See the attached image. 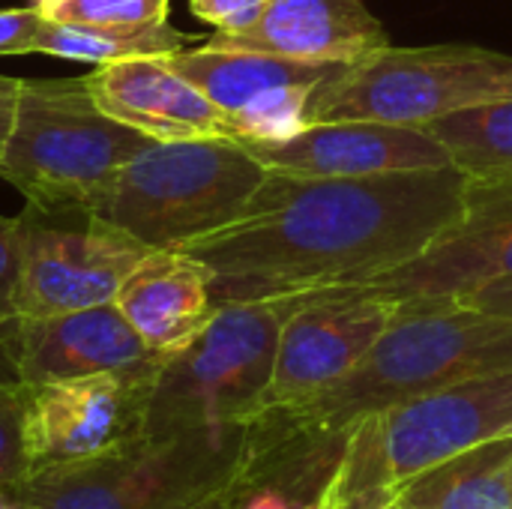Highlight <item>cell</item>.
Returning <instances> with one entry per match:
<instances>
[{
    "instance_id": "1",
    "label": "cell",
    "mask_w": 512,
    "mask_h": 509,
    "mask_svg": "<svg viewBox=\"0 0 512 509\" xmlns=\"http://www.w3.org/2000/svg\"><path fill=\"white\" fill-rule=\"evenodd\" d=\"M459 168L375 177H291L270 171L240 219L180 249L225 303L369 285L420 255L465 201Z\"/></svg>"
},
{
    "instance_id": "2",
    "label": "cell",
    "mask_w": 512,
    "mask_h": 509,
    "mask_svg": "<svg viewBox=\"0 0 512 509\" xmlns=\"http://www.w3.org/2000/svg\"><path fill=\"white\" fill-rule=\"evenodd\" d=\"M512 369V318L459 300H399L390 327L336 384L300 405L267 411L249 429L252 447L330 444L360 420L432 390Z\"/></svg>"
},
{
    "instance_id": "3",
    "label": "cell",
    "mask_w": 512,
    "mask_h": 509,
    "mask_svg": "<svg viewBox=\"0 0 512 509\" xmlns=\"http://www.w3.org/2000/svg\"><path fill=\"white\" fill-rule=\"evenodd\" d=\"M267 174L234 135L150 141L90 213L150 249H186L240 219Z\"/></svg>"
},
{
    "instance_id": "4",
    "label": "cell",
    "mask_w": 512,
    "mask_h": 509,
    "mask_svg": "<svg viewBox=\"0 0 512 509\" xmlns=\"http://www.w3.org/2000/svg\"><path fill=\"white\" fill-rule=\"evenodd\" d=\"M153 138L108 117L75 78H21L0 177L39 210H90Z\"/></svg>"
},
{
    "instance_id": "5",
    "label": "cell",
    "mask_w": 512,
    "mask_h": 509,
    "mask_svg": "<svg viewBox=\"0 0 512 509\" xmlns=\"http://www.w3.org/2000/svg\"><path fill=\"white\" fill-rule=\"evenodd\" d=\"M300 294L225 303L156 372L147 435L249 429L264 405L276 345Z\"/></svg>"
},
{
    "instance_id": "6",
    "label": "cell",
    "mask_w": 512,
    "mask_h": 509,
    "mask_svg": "<svg viewBox=\"0 0 512 509\" xmlns=\"http://www.w3.org/2000/svg\"><path fill=\"white\" fill-rule=\"evenodd\" d=\"M246 462V429L144 435L105 459L27 477L6 498L39 509H189Z\"/></svg>"
},
{
    "instance_id": "7",
    "label": "cell",
    "mask_w": 512,
    "mask_h": 509,
    "mask_svg": "<svg viewBox=\"0 0 512 509\" xmlns=\"http://www.w3.org/2000/svg\"><path fill=\"white\" fill-rule=\"evenodd\" d=\"M512 96V54L477 45L384 48L324 81L306 108L309 123L375 120L420 126Z\"/></svg>"
},
{
    "instance_id": "8",
    "label": "cell",
    "mask_w": 512,
    "mask_h": 509,
    "mask_svg": "<svg viewBox=\"0 0 512 509\" xmlns=\"http://www.w3.org/2000/svg\"><path fill=\"white\" fill-rule=\"evenodd\" d=\"M156 249L90 210L21 213V261L3 318H42L114 303L129 273Z\"/></svg>"
},
{
    "instance_id": "9",
    "label": "cell",
    "mask_w": 512,
    "mask_h": 509,
    "mask_svg": "<svg viewBox=\"0 0 512 509\" xmlns=\"http://www.w3.org/2000/svg\"><path fill=\"white\" fill-rule=\"evenodd\" d=\"M162 363L69 381L24 384L30 477L87 465L141 441L147 435L150 393Z\"/></svg>"
},
{
    "instance_id": "10",
    "label": "cell",
    "mask_w": 512,
    "mask_h": 509,
    "mask_svg": "<svg viewBox=\"0 0 512 509\" xmlns=\"http://www.w3.org/2000/svg\"><path fill=\"white\" fill-rule=\"evenodd\" d=\"M396 309V297L366 285L300 294L279 333L261 414L300 405L345 378L390 327Z\"/></svg>"
},
{
    "instance_id": "11",
    "label": "cell",
    "mask_w": 512,
    "mask_h": 509,
    "mask_svg": "<svg viewBox=\"0 0 512 509\" xmlns=\"http://www.w3.org/2000/svg\"><path fill=\"white\" fill-rule=\"evenodd\" d=\"M165 60L219 108L228 132L246 141H279L303 129L312 93L348 69V63H303L204 42Z\"/></svg>"
},
{
    "instance_id": "12",
    "label": "cell",
    "mask_w": 512,
    "mask_h": 509,
    "mask_svg": "<svg viewBox=\"0 0 512 509\" xmlns=\"http://www.w3.org/2000/svg\"><path fill=\"white\" fill-rule=\"evenodd\" d=\"M498 282H512V177H468L456 222L366 288L396 300H465Z\"/></svg>"
},
{
    "instance_id": "13",
    "label": "cell",
    "mask_w": 512,
    "mask_h": 509,
    "mask_svg": "<svg viewBox=\"0 0 512 509\" xmlns=\"http://www.w3.org/2000/svg\"><path fill=\"white\" fill-rule=\"evenodd\" d=\"M375 417L402 486L450 456L512 435V369L432 390Z\"/></svg>"
},
{
    "instance_id": "14",
    "label": "cell",
    "mask_w": 512,
    "mask_h": 509,
    "mask_svg": "<svg viewBox=\"0 0 512 509\" xmlns=\"http://www.w3.org/2000/svg\"><path fill=\"white\" fill-rule=\"evenodd\" d=\"M3 351L12 378L21 384L69 381L165 360L144 345L114 303L42 318H3Z\"/></svg>"
},
{
    "instance_id": "15",
    "label": "cell",
    "mask_w": 512,
    "mask_h": 509,
    "mask_svg": "<svg viewBox=\"0 0 512 509\" xmlns=\"http://www.w3.org/2000/svg\"><path fill=\"white\" fill-rule=\"evenodd\" d=\"M240 141L267 171L291 177H375L453 165L447 147L426 129L375 120L306 123L279 141Z\"/></svg>"
},
{
    "instance_id": "16",
    "label": "cell",
    "mask_w": 512,
    "mask_h": 509,
    "mask_svg": "<svg viewBox=\"0 0 512 509\" xmlns=\"http://www.w3.org/2000/svg\"><path fill=\"white\" fill-rule=\"evenodd\" d=\"M204 45L354 66L390 48V36L363 0H270L252 27L213 30Z\"/></svg>"
},
{
    "instance_id": "17",
    "label": "cell",
    "mask_w": 512,
    "mask_h": 509,
    "mask_svg": "<svg viewBox=\"0 0 512 509\" xmlns=\"http://www.w3.org/2000/svg\"><path fill=\"white\" fill-rule=\"evenodd\" d=\"M96 105L153 141L231 135L219 108L165 57L102 63L87 75Z\"/></svg>"
},
{
    "instance_id": "18",
    "label": "cell",
    "mask_w": 512,
    "mask_h": 509,
    "mask_svg": "<svg viewBox=\"0 0 512 509\" xmlns=\"http://www.w3.org/2000/svg\"><path fill=\"white\" fill-rule=\"evenodd\" d=\"M114 306L150 351L171 357L216 315L213 279L198 258L180 249H156L120 285Z\"/></svg>"
},
{
    "instance_id": "19",
    "label": "cell",
    "mask_w": 512,
    "mask_h": 509,
    "mask_svg": "<svg viewBox=\"0 0 512 509\" xmlns=\"http://www.w3.org/2000/svg\"><path fill=\"white\" fill-rule=\"evenodd\" d=\"M512 435L486 441L399 486L390 509H512Z\"/></svg>"
},
{
    "instance_id": "20",
    "label": "cell",
    "mask_w": 512,
    "mask_h": 509,
    "mask_svg": "<svg viewBox=\"0 0 512 509\" xmlns=\"http://www.w3.org/2000/svg\"><path fill=\"white\" fill-rule=\"evenodd\" d=\"M195 39L177 27L156 24V27H81V24H57L45 21L33 54L81 60V63H117L132 57H168L189 48Z\"/></svg>"
},
{
    "instance_id": "21",
    "label": "cell",
    "mask_w": 512,
    "mask_h": 509,
    "mask_svg": "<svg viewBox=\"0 0 512 509\" xmlns=\"http://www.w3.org/2000/svg\"><path fill=\"white\" fill-rule=\"evenodd\" d=\"M468 177H512V96L447 114L426 126Z\"/></svg>"
},
{
    "instance_id": "22",
    "label": "cell",
    "mask_w": 512,
    "mask_h": 509,
    "mask_svg": "<svg viewBox=\"0 0 512 509\" xmlns=\"http://www.w3.org/2000/svg\"><path fill=\"white\" fill-rule=\"evenodd\" d=\"M333 509H390L399 483L393 477L378 417H366L342 435L339 465L324 483Z\"/></svg>"
},
{
    "instance_id": "23",
    "label": "cell",
    "mask_w": 512,
    "mask_h": 509,
    "mask_svg": "<svg viewBox=\"0 0 512 509\" xmlns=\"http://www.w3.org/2000/svg\"><path fill=\"white\" fill-rule=\"evenodd\" d=\"M48 21L81 27H156L168 21L171 0H39Z\"/></svg>"
},
{
    "instance_id": "24",
    "label": "cell",
    "mask_w": 512,
    "mask_h": 509,
    "mask_svg": "<svg viewBox=\"0 0 512 509\" xmlns=\"http://www.w3.org/2000/svg\"><path fill=\"white\" fill-rule=\"evenodd\" d=\"M27 387L0 375V495L15 492L27 477V441H24Z\"/></svg>"
},
{
    "instance_id": "25",
    "label": "cell",
    "mask_w": 512,
    "mask_h": 509,
    "mask_svg": "<svg viewBox=\"0 0 512 509\" xmlns=\"http://www.w3.org/2000/svg\"><path fill=\"white\" fill-rule=\"evenodd\" d=\"M267 3L270 0H189V9L219 33H240L261 18Z\"/></svg>"
},
{
    "instance_id": "26",
    "label": "cell",
    "mask_w": 512,
    "mask_h": 509,
    "mask_svg": "<svg viewBox=\"0 0 512 509\" xmlns=\"http://www.w3.org/2000/svg\"><path fill=\"white\" fill-rule=\"evenodd\" d=\"M45 12L33 6H15V9H0V57L9 54H33L36 36L45 24Z\"/></svg>"
},
{
    "instance_id": "27",
    "label": "cell",
    "mask_w": 512,
    "mask_h": 509,
    "mask_svg": "<svg viewBox=\"0 0 512 509\" xmlns=\"http://www.w3.org/2000/svg\"><path fill=\"white\" fill-rule=\"evenodd\" d=\"M21 261V216H0V318L6 315V300L18 276Z\"/></svg>"
},
{
    "instance_id": "28",
    "label": "cell",
    "mask_w": 512,
    "mask_h": 509,
    "mask_svg": "<svg viewBox=\"0 0 512 509\" xmlns=\"http://www.w3.org/2000/svg\"><path fill=\"white\" fill-rule=\"evenodd\" d=\"M465 306H474L480 312H489V315H504L512 318V282H498V285H489L465 300H459Z\"/></svg>"
},
{
    "instance_id": "29",
    "label": "cell",
    "mask_w": 512,
    "mask_h": 509,
    "mask_svg": "<svg viewBox=\"0 0 512 509\" xmlns=\"http://www.w3.org/2000/svg\"><path fill=\"white\" fill-rule=\"evenodd\" d=\"M18 90H21V78H15V75H0V156H3V147H6L9 129H12Z\"/></svg>"
},
{
    "instance_id": "30",
    "label": "cell",
    "mask_w": 512,
    "mask_h": 509,
    "mask_svg": "<svg viewBox=\"0 0 512 509\" xmlns=\"http://www.w3.org/2000/svg\"><path fill=\"white\" fill-rule=\"evenodd\" d=\"M240 477H243V471H240L231 483L219 486L216 492H210L207 498H201L198 504H192L189 509H237V498H240Z\"/></svg>"
},
{
    "instance_id": "31",
    "label": "cell",
    "mask_w": 512,
    "mask_h": 509,
    "mask_svg": "<svg viewBox=\"0 0 512 509\" xmlns=\"http://www.w3.org/2000/svg\"><path fill=\"white\" fill-rule=\"evenodd\" d=\"M0 375L12 378V369H9V360H6V351H3V318H0Z\"/></svg>"
},
{
    "instance_id": "32",
    "label": "cell",
    "mask_w": 512,
    "mask_h": 509,
    "mask_svg": "<svg viewBox=\"0 0 512 509\" xmlns=\"http://www.w3.org/2000/svg\"><path fill=\"white\" fill-rule=\"evenodd\" d=\"M321 489H324V486H321ZM303 509H333V507H330V501L324 498V492H318V498H315L312 504H306Z\"/></svg>"
},
{
    "instance_id": "33",
    "label": "cell",
    "mask_w": 512,
    "mask_h": 509,
    "mask_svg": "<svg viewBox=\"0 0 512 509\" xmlns=\"http://www.w3.org/2000/svg\"><path fill=\"white\" fill-rule=\"evenodd\" d=\"M0 509H24L21 504H15V501H9V498H3L0 495Z\"/></svg>"
},
{
    "instance_id": "34",
    "label": "cell",
    "mask_w": 512,
    "mask_h": 509,
    "mask_svg": "<svg viewBox=\"0 0 512 509\" xmlns=\"http://www.w3.org/2000/svg\"><path fill=\"white\" fill-rule=\"evenodd\" d=\"M24 509H39V507H24Z\"/></svg>"
},
{
    "instance_id": "35",
    "label": "cell",
    "mask_w": 512,
    "mask_h": 509,
    "mask_svg": "<svg viewBox=\"0 0 512 509\" xmlns=\"http://www.w3.org/2000/svg\"><path fill=\"white\" fill-rule=\"evenodd\" d=\"M510 483H512V474H510Z\"/></svg>"
},
{
    "instance_id": "36",
    "label": "cell",
    "mask_w": 512,
    "mask_h": 509,
    "mask_svg": "<svg viewBox=\"0 0 512 509\" xmlns=\"http://www.w3.org/2000/svg\"><path fill=\"white\" fill-rule=\"evenodd\" d=\"M33 3H39V0H33Z\"/></svg>"
}]
</instances>
